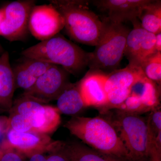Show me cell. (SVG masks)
<instances>
[{"mask_svg": "<svg viewBox=\"0 0 161 161\" xmlns=\"http://www.w3.org/2000/svg\"><path fill=\"white\" fill-rule=\"evenodd\" d=\"M160 89L144 76L133 85L129 97L116 110L138 115L151 112L160 107Z\"/></svg>", "mask_w": 161, "mask_h": 161, "instance_id": "cell-8", "label": "cell"}, {"mask_svg": "<svg viewBox=\"0 0 161 161\" xmlns=\"http://www.w3.org/2000/svg\"><path fill=\"white\" fill-rule=\"evenodd\" d=\"M15 89L9 53L5 52L0 57V108L4 111L9 112L11 109Z\"/></svg>", "mask_w": 161, "mask_h": 161, "instance_id": "cell-15", "label": "cell"}, {"mask_svg": "<svg viewBox=\"0 0 161 161\" xmlns=\"http://www.w3.org/2000/svg\"><path fill=\"white\" fill-rule=\"evenodd\" d=\"M32 131L48 134L55 132L61 122L60 114L56 107L44 104L30 117Z\"/></svg>", "mask_w": 161, "mask_h": 161, "instance_id": "cell-16", "label": "cell"}, {"mask_svg": "<svg viewBox=\"0 0 161 161\" xmlns=\"http://www.w3.org/2000/svg\"><path fill=\"white\" fill-rule=\"evenodd\" d=\"M46 161H71L68 143L58 141V143L48 153Z\"/></svg>", "mask_w": 161, "mask_h": 161, "instance_id": "cell-25", "label": "cell"}, {"mask_svg": "<svg viewBox=\"0 0 161 161\" xmlns=\"http://www.w3.org/2000/svg\"><path fill=\"white\" fill-rule=\"evenodd\" d=\"M149 136L150 161H161V111L160 108L150 112L147 120Z\"/></svg>", "mask_w": 161, "mask_h": 161, "instance_id": "cell-19", "label": "cell"}, {"mask_svg": "<svg viewBox=\"0 0 161 161\" xmlns=\"http://www.w3.org/2000/svg\"><path fill=\"white\" fill-rule=\"evenodd\" d=\"M6 137L1 144V148L13 149L25 157L37 153L49 152L58 143L47 134L30 131L19 132L8 130Z\"/></svg>", "mask_w": 161, "mask_h": 161, "instance_id": "cell-11", "label": "cell"}, {"mask_svg": "<svg viewBox=\"0 0 161 161\" xmlns=\"http://www.w3.org/2000/svg\"><path fill=\"white\" fill-rule=\"evenodd\" d=\"M44 104L24 94L15 99L9 113H17L30 118L41 106Z\"/></svg>", "mask_w": 161, "mask_h": 161, "instance_id": "cell-22", "label": "cell"}, {"mask_svg": "<svg viewBox=\"0 0 161 161\" xmlns=\"http://www.w3.org/2000/svg\"><path fill=\"white\" fill-rule=\"evenodd\" d=\"M24 58L62 67L69 74L78 75L88 66L92 53L82 49L58 34L24 50Z\"/></svg>", "mask_w": 161, "mask_h": 161, "instance_id": "cell-2", "label": "cell"}, {"mask_svg": "<svg viewBox=\"0 0 161 161\" xmlns=\"http://www.w3.org/2000/svg\"><path fill=\"white\" fill-rule=\"evenodd\" d=\"M5 112V111H4V110H3V109L0 108V113H2V112Z\"/></svg>", "mask_w": 161, "mask_h": 161, "instance_id": "cell-32", "label": "cell"}, {"mask_svg": "<svg viewBox=\"0 0 161 161\" xmlns=\"http://www.w3.org/2000/svg\"><path fill=\"white\" fill-rule=\"evenodd\" d=\"M142 27L154 34L161 32V1L150 0L143 8L138 18Z\"/></svg>", "mask_w": 161, "mask_h": 161, "instance_id": "cell-20", "label": "cell"}, {"mask_svg": "<svg viewBox=\"0 0 161 161\" xmlns=\"http://www.w3.org/2000/svg\"><path fill=\"white\" fill-rule=\"evenodd\" d=\"M7 121L8 117L0 116V137L7 131Z\"/></svg>", "mask_w": 161, "mask_h": 161, "instance_id": "cell-29", "label": "cell"}, {"mask_svg": "<svg viewBox=\"0 0 161 161\" xmlns=\"http://www.w3.org/2000/svg\"><path fill=\"white\" fill-rule=\"evenodd\" d=\"M57 100L56 108L60 114L74 116L86 108L80 95L78 82L69 84Z\"/></svg>", "mask_w": 161, "mask_h": 161, "instance_id": "cell-17", "label": "cell"}, {"mask_svg": "<svg viewBox=\"0 0 161 161\" xmlns=\"http://www.w3.org/2000/svg\"><path fill=\"white\" fill-rule=\"evenodd\" d=\"M68 145L71 161H112L81 143L74 142Z\"/></svg>", "mask_w": 161, "mask_h": 161, "instance_id": "cell-21", "label": "cell"}, {"mask_svg": "<svg viewBox=\"0 0 161 161\" xmlns=\"http://www.w3.org/2000/svg\"><path fill=\"white\" fill-rule=\"evenodd\" d=\"M69 74L62 67L53 64L38 78L34 85L23 94L46 104L57 100L61 92L70 82Z\"/></svg>", "mask_w": 161, "mask_h": 161, "instance_id": "cell-9", "label": "cell"}, {"mask_svg": "<svg viewBox=\"0 0 161 161\" xmlns=\"http://www.w3.org/2000/svg\"><path fill=\"white\" fill-rule=\"evenodd\" d=\"M50 4L62 15L66 32L76 42L95 46L103 31L104 23L88 6V1L51 0Z\"/></svg>", "mask_w": 161, "mask_h": 161, "instance_id": "cell-3", "label": "cell"}, {"mask_svg": "<svg viewBox=\"0 0 161 161\" xmlns=\"http://www.w3.org/2000/svg\"><path fill=\"white\" fill-rule=\"evenodd\" d=\"M141 69L145 76L161 88V52H157L143 62Z\"/></svg>", "mask_w": 161, "mask_h": 161, "instance_id": "cell-23", "label": "cell"}, {"mask_svg": "<svg viewBox=\"0 0 161 161\" xmlns=\"http://www.w3.org/2000/svg\"><path fill=\"white\" fill-rule=\"evenodd\" d=\"M103 21V31L95 50L92 52L88 66L90 70L112 72L120 64L130 30L123 23H113L107 17Z\"/></svg>", "mask_w": 161, "mask_h": 161, "instance_id": "cell-4", "label": "cell"}, {"mask_svg": "<svg viewBox=\"0 0 161 161\" xmlns=\"http://www.w3.org/2000/svg\"><path fill=\"white\" fill-rule=\"evenodd\" d=\"M145 76L141 68L128 65L122 69H116L106 75L105 89L108 103L104 111L117 109L130 95L133 85Z\"/></svg>", "mask_w": 161, "mask_h": 161, "instance_id": "cell-7", "label": "cell"}, {"mask_svg": "<svg viewBox=\"0 0 161 161\" xmlns=\"http://www.w3.org/2000/svg\"><path fill=\"white\" fill-rule=\"evenodd\" d=\"M106 74L90 70L79 82V90L86 107L105 108L108 103L105 89Z\"/></svg>", "mask_w": 161, "mask_h": 161, "instance_id": "cell-13", "label": "cell"}, {"mask_svg": "<svg viewBox=\"0 0 161 161\" xmlns=\"http://www.w3.org/2000/svg\"><path fill=\"white\" fill-rule=\"evenodd\" d=\"M133 28L128 34L124 55L129 61L128 65L132 67H141V55L143 40L146 31L142 27L136 19L132 22Z\"/></svg>", "mask_w": 161, "mask_h": 161, "instance_id": "cell-18", "label": "cell"}, {"mask_svg": "<svg viewBox=\"0 0 161 161\" xmlns=\"http://www.w3.org/2000/svg\"><path fill=\"white\" fill-rule=\"evenodd\" d=\"M156 53L157 52L155 49V35L146 31L144 34L141 52V65L147 58Z\"/></svg>", "mask_w": 161, "mask_h": 161, "instance_id": "cell-26", "label": "cell"}, {"mask_svg": "<svg viewBox=\"0 0 161 161\" xmlns=\"http://www.w3.org/2000/svg\"><path fill=\"white\" fill-rule=\"evenodd\" d=\"M4 17V7L0 9V24Z\"/></svg>", "mask_w": 161, "mask_h": 161, "instance_id": "cell-31", "label": "cell"}, {"mask_svg": "<svg viewBox=\"0 0 161 161\" xmlns=\"http://www.w3.org/2000/svg\"><path fill=\"white\" fill-rule=\"evenodd\" d=\"M49 152H39L32 154L26 157V161H46Z\"/></svg>", "mask_w": 161, "mask_h": 161, "instance_id": "cell-28", "label": "cell"}, {"mask_svg": "<svg viewBox=\"0 0 161 161\" xmlns=\"http://www.w3.org/2000/svg\"><path fill=\"white\" fill-rule=\"evenodd\" d=\"M64 21L52 4L35 5L30 15L29 31L36 39L43 41L54 36L64 28Z\"/></svg>", "mask_w": 161, "mask_h": 161, "instance_id": "cell-10", "label": "cell"}, {"mask_svg": "<svg viewBox=\"0 0 161 161\" xmlns=\"http://www.w3.org/2000/svg\"><path fill=\"white\" fill-rule=\"evenodd\" d=\"M36 5L33 0L12 2L4 7V17L0 24V36L10 42L25 38L29 31L30 15Z\"/></svg>", "mask_w": 161, "mask_h": 161, "instance_id": "cell-6", "label": "cell"}, {"mask_svg": "<svg viewBox=\"0 0 161 161\" xmlns=\"http://www.w3.org/2000/svg\"><path fill=\"white\" fill-rule=\"evenodd\" d=\"M64 127L95 151L113 158L130 161L128 151L109 120L99 116H74Z\"/></svg>", "mask_w": 161, "mask_h": 161, "instance_id": "cell-1", "label": "cell"}, {"mask_svg": "<svg viewBox=\"0 0 161 161\" xmlns=\"http://www.w3.org/2000/svg\"><path fill=\"white\" fill-rule=\"evenodd\" d=\"M155 49L157 52H161V32L155 34Z\"/></svg>", "mask_w": 161, "mask_h": 161, "instance_id": "cell-30", "label": "cell"}, {"mask_svg": "<svg viewBox=\"0 0 161 161\" xmlns=\"http://www.w3.org/2000/svg\"><path fill=\"white\" fill-rule=\"evenodd\" d=\"M128 151L130 161L149 158L147 120L139 115L117 110L109 120Z\"/></svg>", "mask_w": 161, "mask_h": 161, "instance_id": "cell-5", "label": "cell"}, {"mask_svg": "<svg viewBox=\"0 0 161 161\" xmlns=\"http://www.w3.org/2000/svg\"><path fill=\"white\" fill-rule=\"evenodd\" d=\"M3 152L0 155V161H26L24 155L11 148H1Z\"/></svg>", "mask_w": 161, "mask_h": 161, "instance_id": "cell-27", "label": "cell"}, {"mask_svg": "<svg viewBox=\"0 0 161 161\" xmlns=\"http://www.w3.org/2000/svg\"><path fill=\"white\" fill-rule=\"evenodd\" d=\"M2 152H3V150H2V149H1V147H0V155L2 154Z\"/></svg>", "mask_w": 161, "mask_h": 161, "instance_id": "cell-33", "label": "cell"}, {"mask_svg": "<svg viewBox=\"0 0 161 161\" xmlns=\"http://www.w3.org/2000/svg\"><path fill=\"white\" fill-rule=\"evenodd\" d=\"M53 64L25 58L13 69L16 89L26 91L30 89L37 80Z\"/></svg>", "mask_w": 161, "mask_h": 161, "instance_id": "cell-14", "label": "cell"}, {"mask_svg": "<svg viewBox=\"0 0 161 161\" xmlns=\"http://www.w3.org/2000/svg\"><path fill=\"white\" fill-rule=\"evenodd\" d=\"M150 0H95L92 1L100 11L106 13L107 18L115 23L131 22L139 17L144 6Z\"/></svg>", "mask_w": 161, "mask_h": 161, "instance_id": "cell-12", "label": "cell"}, {"mask_svg": "<svg viewBox=\"0 0 161 161\" xmlns=\"http://www.w3.org/2000/svg\"><path fill=\"white\" fill-rule=\"evenodd\" d=\"M9 129L19 132L32 131L31 119L25 115L10 113L7 121V130Z\"/></svg>", "mask_w": 161, "mask_h": 161, "instance_id": "cell-24", "label": "cell"}]
</instances>
